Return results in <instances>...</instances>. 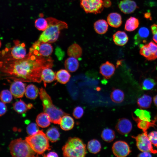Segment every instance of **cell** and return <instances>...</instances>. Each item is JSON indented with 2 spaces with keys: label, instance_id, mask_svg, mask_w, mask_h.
Returning a JSON list of instances; mask_svg holds the SVG:
<instances>
[{
  "label": "cell",
  "instance_id": "1",
  "mask_svg": "<svg viewBox=\"0 0 157 157\" xmlns=\"http://www.w3.org/2000/svg\"><path fill=\"white\" fill-rule=\"evenodd\" d=\"M53 62L50 57H44L29 50L23 59L6 60L1 71L15 81L40 83L42 81V70L45 68L52 67Z\"/></svg>",
  "mask_w": 157,
  "mask_h": 157
},
{
  "label": "cell",
  "instance_id": "2",
  "mask_svg": "<svg viewBox=\"0 0 157 157\" xmlns=\"http://www.w3.org/2000/svg\"><path fill=\"white\" fill-rule=\"evenodd\" d=\"M48 23L47 28L40 35L38 40L44 42L52 43L58 39L61 30L68 28L67 24L53 17L46 18Z\"/></svg>",
  "mask_w": 157,
  "mask_h": 157
},
{
  "label": "cell",
  "instance_id": "3",
  "mask_svg": "<svg viewBox=\"0 0 157 157\" xmlns=\"http://www.w3.org/2000/svg\"><path fill=\"white\" fill-rule=\"evenodd\" d=\"M39 94L44 112L48 115L51 122L59 124L62 117L67 114L53 104L51 97L44 88L40 89Z\"/></svg>",
  "mask_w": 157,
  "mask_h": 157
},
{
  "label": "cell",
  "instance_id": "4",
  "mask_svg": "<svg viewBox=\"0 0 157 157\" xmlns=\"http://www.w3.org/2000/svg\"><path fill=\"white\" fill-rule=\"evenodd\" d=\"M62 150L64 157H83L86 154L85 144L81 139L77 137L69 138Z\"/></svg>",
  "mask_w": 157,
  "mask_h": 157
},
{
  "label": "cell",
  "instance_id": "5",
  "mask_svg": "<svg viewBox=\"0 0 157 157\" xmlns=\"http://www.w3.org/2000/svg\"><path fill=\"white\" fill-rule=\"evenodd\" d=\"M25 140L37 154H42L45 151L51 149L49 140L42 130L35 134L26 138Z\"/></svg>",
  "mask_w": 157,
  "mask_h": 157
},
{
  "label": "cell",
  "instance_id": "6",
  "mask_svg": "<svg viewBox=\"0 0 157 157\" xmlns=\"http://www.w3.org/2000/svg\"><path fill=\"white\" fill-rule=\"evenodd\" d=\"M9 147L13 157H32L35 156L36 154L26 140L21 138L12 140Z\"/></svg>",
  "mask_w": 157,
  "mask_h": 157
},
{
  "label": "cell",
  "instance_id": "7",
  "mask_svg": "<svg viewBox=\"0 0 157 157\" xmlns=\"http://www.w3.org/2000/svg\"><path fill=\"white\" fill-rule=\"evenodd\" d=\"M14 45L12 47L6 48L5 51L9 52V55H6L9 57L6 60H19L24 58L26 56V50L25 45L24 43H20L17 40L14 41Z\"/></svg>",
  "mask_w": 157,
  "mask_h": 157
},
{
  "label": "cell",
  "instance_id": "8",
  "mask_svg": "<svg viewBox=\"0 0 157 157\" xmlns=\"http://www.w3.org/2000/svg\"><path fill=\"white\" fill-rule=\"evenodd\" d=\"M132 137L135 139L136 146L140 151H148L154 154L157 153V151L153 149L147 131L139 134L136 136H133Z\"/></svg>",
  "mask_w": 157,
  "mask_h": 157
},
{
  "label": "cell",
  "instance_id": "9",
  "mask_svg": "<svg viewBox=\"0 0 157 157\" xmlns=\"http://www.w3.org/2000/svg\"><path fill=\"white\" fill-rule=\"evenodd\" d=\"M81 7L87 13L95 14L103 10V0H80Z\"/></svg>",
  "mask_w": 157,
  "mask_h": 157
},
{
  "label": "cell",
  "instance_id": "10",
  "mask_svg": "<svg viewBox=\"0 0 157 157\" xmlns=\"http://www.w3.org/2000/svg\"><path fill=\"white\" fill-rule=\"evenodd\" d=\"M29 49L35 53L44 57H48L53 51L52 45L48 42H41L38 40L35 42Z\"/></svg>",
  "mask_w": 157,
  "mask_h": 157
},
{
  "label": "cell",
  "instance_id": "11",
  "mask_svg": "<svg viewBox=\"0 0 157 157\" xmlns=\"http://www.w3.org/2000/svg\"><path fill=\"white\" fill-rule=\"evenodd\" d=\"M140 54L148 60H153L157 58V44L152 41L145 44L140 45Z\"/></svg>",
  "mask_w": 157,
  "mask_h": 157
},
{
  "label": "cell",
  "instance_id": "12",
  "mask_svg": "<svg viewBox=\"0 0 157 157\" xmlns=\"http://www.w3.org/2000/svg\"><path fill=\"white\" fill-rule=\"evenodd\" d=\"M112 150L114 154L117 157L126 156L131 152L128 144L122 140L115 142L112 146Z\"/></svg>",
  "mask_w": 157,
  "mask_h": 157
},
{
  "label": "cell",
  "instance_id": "13",
  "mask_svg": "<svg viewBox=\"0 0 157 157\" xmlns=\"http://www.w3.org/2000/svg\"><path fill=\"white\" fill-rule=\"evenodd\" d=\"M26 84L22 81H14L11 84L10 91L13 95L16 98L22 97L25 93Z\"/></svg>",
  "mask_w": 157,
  "mask_h": 157
},
{
  "label": "cell",
  "instance_id": "14",
  "mask_svg": "<svg viewBox=\"0 0 157 157\" xmlns=\"http://www.w3.org/2000/svg\"><path fill=\"white\" fill-rule=\"evenodd\" d=\"M132 128V125L131 121L124 118L119 119L115 126L117 132L123 135L128 134L131 132Z\"/></svg>",
  "mask_w": 157,
  "mask_h": 157
},
{
  "label": "cell",
  "instance_id": "15",
  "mask_svg": "<svg viewBox=\"0 0 157 157\" xmlns=\"http://www.w3.org/2000/svg\"><path fill=\"white\" fill-rule=\"evenodd\" d=\"M118 6L121 11L125 14L132 13L138 8L135 2L132 0H122Z\"/></svg>",
  "mask_w": 157,
  "mask_h": 157
},
{
  "label": "cell",
  "instance_id": "16",
  "mask_svg": "<svg viewBox=\"0 0 157 157\" xmlns=\"http://www.w3.org/2000/svg\"><path fill=\"white\" fill-rule=\"evenodd\" d=\"M115 69L113 64L107 61L101 65L99 72L105 78L109 79L114 74Z\"/></svg>",
  "mask_w": 157,
  "mask_h": 157
},
{
  "label": "cell",
  "instance_id": "17",
  "mask_svg": "<svg viewBox=\"0 0 157 157\" xmlns=\"http://www.w3.org/2000/svg\"><path fill=\"white\" fill-rule=\"evenodd\" d=\"M132 116L133 120L137 123L138 127L142 129L143 132L147 131V130L150 127H154L155 126H157L156 124L157 121L156 116L155 117L154 119L150 121L142 120L138 117H135L133 116V115Z\"/></svg>",
  "mask_w": 157,
  "mask_h": 157
},
{
  "label": "cell",
  "instance_id": "18",
  "mask_svg": "<svg viewBox=\"0 0 157 157\" xmlns=\"http://www.w3.org/2000/svg\"><path fill=\"white\" fill-rule=\"evenodd\" d=\"M113 39L116 45L122 46L127 43L129 40V38L125 32L118 31L113 35Z\"/></svg>",
  "mask_w": 157,
  "mask_h": 157
},
{
  "label": "cell",
  "instance_id": "19",
  "mask_svg": "<svg viewBox=\"0 0 157 157\" xmlns=\"http://www.w3.org/2000/svg\"><path fill=\"white\" fill-rule=\"evenodd\" d=\"M108 23L112 27L117 28L120 27L122 23V16L120 14L116 13H112L107 17Z\"/></svg>",
  "mask_w": 157,
  "mask_h": 157
},
{
  "label": "cell",
  "instance_id": "20",
  "mask_svg": "<svg viewBox=\"0 0 157 157\" xmlns=\"http://www.w3.org/2000/svg\"><path fill=\"white\" fill-rule=\"evenodd\" d=\"M49 67L45 68L42 70L41 77L44 83L45 87L47 83L53 82L56 79L55 73Z\"/></svg>",
  "mask_w": 157,
  "mask_h": 157
},
{
  "label": "cell",
  "instance_id": "21",
  "mask_svg": "<svg viewBox=\"0 0 157 157\" xmlns=\"http://www.w3.org/2000/svg\"><path fill=\"white\" fill-rule=\"evenodd\" d=\"M74 122L73 119L68 114L61 118L59 124L61 128L65 131L72 129L74 126Z\"/></svg>",
  "mask_w": 157,
  "mask_h": 157
},
{
  "label": "cell",
  "instance_id": "22",
  "mask_svg": "<svg viewBox=\"0 0 157 157\" xmlns=\"http://www.w3.org/2000/svg\"><path fill=\"white\" fill-rule=\"evenodd\" d=\"M94 28L95 31L99 34L105 33L108 29V22L104 19H99L94 24Z\"/></svg>",
  "mask_w": 157,
  "mask_h": 157
},
{
  "label": "cell",
  "instance_id": "23",
  "mask_svg": "<svg viewBox=\"0 0 157 157\" xmlns=\"http://www.w3.org/2000/svg\"><path fill=\"white\" fill-rule=\"evenodd\" d=\"M36 121L38 126L43 128L49 126L51 122L48 115L44 112L41 113L38 115Z\"/></svg>",
  "mask_w": 157,
  "mask_h": 157
},
{
  "label": "cell",
  "instance_id": "24",
  "mask_svg": "<svg viewBox=\"0 0 157 157\" xmlns=\"http://www.w3.org/2000/svg\"><path fill=\"white\" fill-rule=\"evenodd\" d=\"M64 66L66 69L68 71L74 72L78 69L79 63L76 58L70 57L65 61Z\"/></svg>",
  "mask_w": 157,
  "mask_h": 157
},
{
  "label": "cell",
  "instance_id": "25",
  "mask_svg": "<svg viewBox=\"0 0 157 157\" xmlns=\"http://www.w3.org/2000/svg\"><path fill=\"white\" fill-rule=\"evenodd\" d=\"M82 53L81 47L76 43H74L70 45L67 50L68 56L76 58L80 57L82 55Z\"/></svg>",
  "mask_w": 157,
  "mask_h": 157
},
{
  "label": "cell",
  "instance_id": "26",
  "mask_svg": "<svg viewBox=\"0 0 157 157\" xmlns=\"http://www.w3.org/2000/svg\"><path fill=\"white\" fill-rule=\"evenodd\" d=\"M149 34V31L147 28L144 27L140 28L134 37L135 43L138 44L142 41H143V42L144 41H145L144 39L148 37Z\"/></svg>",
  "mask_w": 157,
  "mask_h": 157
},
{
  "label": "cell",
  "instance_id": "27",
  "mask_svg": "<svg viewBox=\"0 0 157 157\" xmlns=\"http://www.w3.org/2000/svg\"><path fill=\"white\" fill-rule=\"evenodd\" d=\"M71 75L68 71L64 69L58 71L56 74V79L59 83L65 84L69 81Z\"/></svg>",
  "mask_w": 157,
  "mask_h": 157
},
{
  "label": "cell",
  "instance_id": "28",
  "mask_svg": "<svg viewBox=\"0 0 157 157\" xmlns=\"http://www.w3.org/2000/svg\"><path fill=\"white\" fill-rule=\"evenodd\" d=\"M139 25V22L138 19L135 17H131L126 21L124 29L127 31H132L137 29Z\"/></svg>",
  "mask_w": 157,
  "mask_h": 157
},
{
  "label": "cell",
  "instance_id": "29",
  "mask_svg": "<svg viewBox=\"0 0 157 157\" xmlns=\"http://www.w3.org/2000/svg\"><path fill=\"white\" fill-rule=\"evenodd\" d=\"M152 99V98L150 96L144 94L138 99L137 104L141 109L148 108L151 106Z\"/></svg>",
  "mask_w": 157,
  "mask_h": 157
},
{
  "label": "cell",
  "instance_id": "30",
  "mask_svg": "<svg viewBox=\"0 0 157 157\" xmlns=\"http://www.w3.org/2000/svg\"><path fill=\"white\" fill-rule=\"evenodd\" d=\"M39 93L38 88L33 84H29L26 88L25 94L26 97L29 99H35L38 96Z\"/></svg>",
  "mask_w": 157,
  "mask_h": 157
},
{
  "label": "cell",
  "instance_id": "31",
  "mask_svg": "<svg viewBox=\"0 0 157 157\" xmlns=\"http://www.w3.org/2000/svg\"><path fill=\"white\" fill-rule=\"evenodd\" d=\"M46 135L48 140L52 142L58 140L60 136L58 129L55 126L49 128L47 131Z\"/></svg>",
  "mask_w": 157,
  "mask_h": 157
},
{
  "label": "cell",
  "instance_id": "32",
  "mask_svg": "<svg viewBox=\"0 0 157 157\" xmlns=\"http://www.w3.org/2000/svg\"><path fill=\"white\" fill-rule=\"evenodd\" d=\"M87 147L90 153L96 154L99 152L101 150V145L98 140L93 139L88 142Z\"/></svg>",
  "mask_w": 157,
  "mask_h": 157
},
{
  "label": "cell",
  "instance_id": "33",
  "mask_svg": "<svg viewBox=\"0 0 157 157\" xmlns=\"http://www.w3.org/2000/svg\"><path fill=\"white\" fill-rule=\"evenodd\" d=\"M124 94L121 90L115 89L110 94V98L112 100L116 103H120L124 100Z\"/></svg>",
  "mask_w": 157,
  "mask_h": 157
},
{
  "label": "cell",
  "instance_id": "34",
  "mask_svg": "<svg viewBox=\"0 0 157 157\" xmlns=\"http://www.w3.org/2000/svg\"><path fill=\"white\" fill-rule=\"evenodd\" d=\"M101 137L102 139L107 142L112 141L115 138L114 131L112 129L106 128L104 129L102 131Z\"/></svg>",
  "mask_w": 157,
  "mask_h": 157
},
{
  "label": "cell",
  "instance_id": "35",
  "mask_svg": "<svg viewBox=\"0 0 157 157\" xmlns=\"http://www.w3.org/2000/svg\"><path fill=\"white\" fill-rule=\"evenodd\" d=\"M13 106L14 110L18 113L20 114L25 113L29 109L28 104L21 99L14 103L13 104Z\"/></svg>",
  "mask_w": 157,
  "mask_h": 157
},
{
  "label": "cell",
  "instance_id": "36",
  "mask_svg": "<svg viewBox=\"0 0 157 157\" xmlns=\"http://www.w3.org/2000/svg\"><path fill=\"white\" fill-rule=\"evenodd\" d=\"M35 26L38 30L43 31L47 27L48 23L46 19L40 17L35 20Z\"/></svg>",
  "mask_w": 157,
  "mask_h": 157
},
{
  "label": "cell",
  "instance_id": "37",
  "mask_svg": "<svg viewBox=\"0 0 157 157\" xmlns=\"http://www.w3.org/2000/svg\"><path fill=\"white\" fill-rule=\"evenodd\" d=\"M12 95L10 91L8 90H4L0 93V99L1 101L5 103H9L13 99Z\"/></svg>",
  "mask_w": 157,
  "mask_h": 157
},
{
  "label": "cell",
  "instance_id": "38",
  "mask_svg": "<svg viewBox=\"0 0 157 157\" xmlns=\"http://www.w3.org/2000/svg\"><path fill=\"white\" fill-rule=\"evenodd\" d=\"M135 113L141 120L149 121H151L150 113L147 110L141 109H137L135 111Z\"/></svg>",
  "mask_w": 157,
  "mask_h": 157
},
{
  "label": "cell",
  "instance_id": "39",
  "mask_svg": "<svg viewBox=\"0 0 157 157\" xmlns=\"http://www.w3.org/2000/svg\"><path fill=\"white\" fill-rule=\"evenodd\" d=\"M156 85L155 81L151 78L145 79L142 84V88L144 90H149L153 88Z\"/></svg>",
  "mask_w": 157,
  "mask_h": 157
},
{
  "label": "cell",
  "instance_id": "40",
  "mask_svg": "<svg viewBox=\"0 0 157 157\" xmlns=\"http://www.w3.org/2000/svg\"><path fill=\"white\" fill-rule=\"evenodd\" d=\"M39 131L38 125L34 123L29 124L27 127L26 131L29 135H34Z\"/></svg>",
  "mask_w": 157,
  "mask_h": 157
},
{
  "label": "cell",
  "instance_id": "41",
  "mask_svg": "<svg viewBox=\"0 0 157 157\" xmlns=\"http://www.w3.org/2000/svg\"><path fill=\"white\" fill-rule=\"evenodd\" d=\"M83 114V108L81 106H77L74 109L73 115L75 118L78 119L81 118Z\"/></svg>",
  "mask_w": 157,
  "mask_h": 157
},
{
  "label": "cell",
  "instance_id": "42",
  "mask_svg": "<svg viewBox=\"0 0 157 157\" xmlns=\"http://www.w3.org/2000/svg\"><path fill=\"white\" fill-rule=\"evenodd\" d=\"M148 137L151 143L157 148V131L150 132L148 135Z\"/></svg>",
  "mask_w": 157,
  "mask_h": 157
},
{
  "label": "cell",
  "instance_id": "43",
  "mask_svg": "<svg viewBox=\"0 0 157 157\" xmlns=\"http://www.w3.org/2000/svg\"><path fill=\"white\" fill-rule=\"evenodd\" d=\"M7 110V107L5 103L0 101V117L3 115Z\"/></svg>",
  "mask_w": 157,
  "mask_h": 157
},
{
  "label": "cell",
  "instance_id": "44",
  "mask_svg": "<svg viewBox=\"0 0 157 157\" xmlns=\"http://www.w3.org/2000/svg\"><path fill=\"white\" fill-rule=\"evenodd\" d=\"M150 152L148 151H143L138 154V156L139 157H151L152 156Z\"/></svg>",
  "mask_w": 157,
  "mask_h": 157
},
{
  "label": "cell",
  "instance_id": "45",
  "mask_svg": "<svg viewBox=\"0 0 157 157\" xmlns=\"http://www.w3.org/2000/svg\"><path fill=\"white\" fill-rule=\"evenodd\" d=\"M112 4L111 1L110 0H104L103 1V5L104 7L106 8L110 7Z\"/></svg>",
  "mask_w": 157,
  "mask_h": 157
},
{
  "label": "cell",
  "instance_id": "46",
  "mask_svg": "<svg viewBox=\"0 0 157 157\" xmlns=\"http://www.w3.org/2000/svg\"><path fill=\"white\" fill-rule=\"evenodd\" d=\"M44 156L47 157H58V154L57 153L53 151H51L47 154L46 155H44Z\"/></svg>",
  "mask_w": 157,
  "mask_h": 157
},
{
  "label": "cell",
  "instance_id": "47",
  "mask_svg": "<svg viewBox=\"0 0 157 157\" xmlns=\"http://www.w3.org/2000/svg\"><path fill=\"white\" fill-rule=\"evenodd\" d=\"M151 29L152 33L154 34L157 32V24H154L151 26Z\"/></svg>",
  "mask_w": 157,
  "mask_h": 157
},
{
  "label": "cell",
  "instance_id": "48",
  "mask_svg": "<svg viewBox=\"0 0 157 157\" xmlns=\"http://www.w3.org/2000/svg\"><path fill=\"white\" fill-rule=\"evenodd\" d=\"M144 17L147 19H149L150 20L152 19L151 14L150 12H147L144 13Z\"/></svg>",
  "mask_w": 157,
  "mask_h": 157
},
{
  "label": "cell",
  "instance_id": "49",
  "mask_svg": "<svg viewBox=\"0 0 157 157\" xmlns=\"http://www.w3.org/2000/svg\"><path fill=\"white\" fill-rule=\"evenodd\" d=\"M153 35V40L157 44V32Z\"/></svg>",
  "mask_w": 157,
  "mask_h": 157
},
{
  "label": "cell",
  "instance_id": "50",
  "mask_svg": "<svg viewBox=\"0 0 157 157\" xmlns=\"http://www.w3.org/2000/svg\"><path fill=\"white\" fill-rule=\"evenodd\" d=\"M153 101L154 104L157 107V95L154 97Z\"/></svg>",
  "mask_w": 157,
  "mask_h": 157
},
{
  "label": "cell",
  "instance_id": "51",
  "mask_svg": "<svg viewBox=\"0 0 157 157\" xmlns=\"http://www.w3.org/2000/svg\"><path fill=\"white\" fill-rule=\"evenodd\" d=\"M28 108L29 109L33 107V105L31 104H28Z\"/></svg>",
  "mask_w": 157,
  "mask_h": 157
},
{
  "label": "cell",
  "instance_id": "52",
  "mask_svg": "<svg viewBox=\"0 0 157 157\" xmlns=\"http://www.w3.org/2000/svg\"><path fill=\"white\" fill-rule=\"evenodd\" d=\"M3 64V62L2 61H0V69L2 67Z\"/></svg>",
  "mask_w": 157,
  "mask_h": 157
},
{
  "label": "cell",
  "instance_id": "53",
  "mask_svg": "<svg viewBox=\"0 0 157 157\" xmlns=\"http://www.w3.org/2000/svg\"><path fill=\"white\" fill-rule=\"evenodd\" d=\"M1 40H0V48L1 47Z\"/></svg>",
  "mask_w": 157,
  "mask_h": 157
}]
</instances>
